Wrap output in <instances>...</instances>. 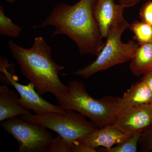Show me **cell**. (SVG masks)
I'll return each instance as SVG.
<instances>
[{
    "mask_svg": "<svg viewBox=\"0 0 152 152\" xmlns=\"http://www.w3.org/2000/svg\"><path fill=\"white\" fill-rule=\"evenodd\" d=\"M113 124L131 134L141 132L152 126V110L150 104L119 110Z\"/></svg>",
    "mask_w": 152,
    "mask_h": 152,
    "instance_id": "obj_8",
    "label": "cell"
},
{
    "mask_svg": "<svg viewBox=\"0 0 152 152\" xmlns=\"http://www.w3.org/2000/svg\"><path fill=\"white\" fill-rule=\"evenodd\" d=\"M48 152H73V144L57 134L52 140Z\"/></svg>",
    "mask_w": 152,
    "mask_h": 152,
    "instance_id": "obj_17",
    "label": "cell"
},
{
    "mask_svg": "<svg viewBox=\"0 0 152 152\" xmlns=\"http://www.w3.org/2000/svg\"><path fill=\"white\" fill-rule=\"evenodd\" d=\"M140 151H152V126L142 132L139 140Z\"/></svg>",
    "mask_w": 152,
    "mask_h": 152,
    "instance_id": "obj_18",
    "label": "cell"
},
{
    "mask_svg": "<svg viewBox=\"0 0 152 152\" xmlns=\"http://www.w3.org/2000/svg\"><path fill=\"white\" fill-rule=\"evenodd\" d=\"M132 135L125 133L115 125L112 124L97 129L81 142L95 149L100 147L108 149L121 143Z\"/></svg>",
    "mask_w": 152,
    "mask_h": 152,
    "instance_id": "obj_10",
    "label": "cell"
},
{
    "mask_svg": "<svg viewBox=\"0 0 152 152\" xmlns=\"http://www.w3.org/2000/svg\"><path fill=\"white\" fill-rule=\"evenodd\" d=\"M140 18L142 21L152 26V1L147 2L140 9Z\"/></svg>",
    "mask_w": 152,
    "mask_h": 152,
    "instance_id": "obj_19",
    "label": "cell"
},
{
    "mask_svg": "<svg viewBox=\"0 0 152 152\" xmlns=\"http://www.w3.org/2000/svg\"><path fill=\"white\" fill-rule=\"evenodd\" d=\"M141 80L146 83L152 92V71L144 75Z\"/></svg>",
    "mask_w": 152,
    "mask_h": 152,
    "instance_id": "obj_22",
    "label": "cell"
},
{
    "mask_svg": "<svg viewBox=\"0 0 152 152\" xmlns=\"http://www.w3.org/2000/svg\"><path fill=\"white\" fill-rule=\"evenodd\" d=\"M22 118L54 131L70 142H82L91 133L99 129L78 112L65 110L63 113L43 115L29 113L21 115Z\"/></svg>",
    "mask_w": 152,
    "mask_h": 152,
    "instance_id": "obj_5",
    "label": "cell"
},
{
    "mask_svg": "<svg viewBox=\"0 0 152 152\" xmlns=\"http://www.w3.org/2000/svg\"><path fill=\"white\" fill-rule=\"evenodd\" d=\"M18 92L10 89L7 85L0 86V122L19 115H27L31 110L22 105Z\"/></svg>",
    "mask_w": 152,
    "mask_h": 152,
    "instance_id": "obj_11",
    "label": "cell"
},
{
    "mask_svg": "<svg viewBox=\"0 0 152 152\" xmlns=\"http://www.w3.org/2000/svg\"><path fill=\"white\" fill-rule=\"evenodd\" d=\"M130 26V24L125 19L112 26L103 48L96 59L88 65L74 72L73 75L87 78L101 71L132 59L139 46L138 44L132 40L124 43L121 40L123 33Z\"/></svg>",
    "mask_w": 152,
    "mask_h": 152,
    "instance_id": "obj_4",
    "label": "cell"
},
{
    "mask_svg": "<svg viewBox=\"0 0 152 152\" xmlns=\"http://www.w3.org/2000/svg\"><path fill=\"white\" fill-rule=\"evenodd\" d=\"M4 1L9 3H11V4H13L16 2V0H4Z\"/></svg>",
    "mask_w": 152,
    "mask_h": 152,
    "instance_id": "obj_23",
    "label": "cell"
},
{
    "mask_svg": "<svg viewBox=\"0 0 152 152\" xmlns=\"http://www.w3.org/2000/svg\"><path fill=\"white\" fill-rule=\"evenodd\" d=\"M115 0H96L94 14L101 35L106 38L109 30L113 25L125 19L124 16L125 7L116 4Z\"/></svg>",
    "mask_w": 152,
    "mask_h": 152,
    "instance_id": "obj_9",
    "label": "cell"
},
{
    "mask_svg": "<svg viewBox=\"0 0 152 152\" xmlns=\"http://www.w3.org/2000/svg\"><path fill=\"white\" fill-rule=\"evenodd\" d=\"M0 80L4 84L13 87L20 95V102L22 105L37 115H43L51 113H63L65 110L61 106L55 105L42 97L34 90L31 83L27 85L21 84L18 82L16 75L14 64H10L3 56L0 58Z\"/></svg>",
    "mask_w": 152,
    "mask_h": 152,
    "instance_id": "obj_7",
    "label": "cell"
},
{
    "mask_svg": "<svg viewBox=\"0 0 152 152\" xmlns=\"http://www.w3.org/2000/svg\"><path fill=\"white\" fill-rule=\"evenodd\" d=\"M97 150L80 142L73 143V152H96Z\"/></svg>",
    "mask_w": 152,
    "mask_h": 152,
    "instance_id": "obj_20",
    "label": "cell"
},
{
    "mask_svg": "<svg viewBox=\"0 0 152 152\" xmlns=\"http://www.w3.org/2000/svg\"><path fill=\"white\" fill-rule=\"evenodd\" d=\"M22 31L20 27L14 23L5 14L2 6H0V34L1 35L16 38Z\"/></svg>",
    "mask_w": 152,
    "mask_h": 152,
    "instance_id": "obj_15",
    "label": "cell"
},
{
    "mask_svg": "<svg viewBox=\"0 0 152 152\" xmlns=\"http://www.w3.org/2000/svg\"><path fill=\"white\" fill-rule=\"evenodd\" d=\"M96 1L80 0L72 5L58 3L43 21L34 28L54 27L52 36H67L75 43L82 56H97L105 43L94 14Z\"/></svg>",
    "mask_w": 152,
    "mask_h": 152,
    "instance_id": "obj_1",
    "label": "cell"
},
{
    "mask_svg": "<svg viewBox=\"0 0 152 152\" xmlns=\"http://www.w3.org/2000/svg\"><path fill=\"white\" fill-rule=\"evenodd\" d=\"M130 29L139 45L152 42V26L145 22L136 21L130 25Z\"/></svg>",
    "mask_w": 152,
    "mask_h": 152,
    "instance_id": "obj_14",
    "label": "cell"
},
{
    "mask_svg": "<svg viewBox=\"0 0 152 152\" xmlns=\"http://www.w3.org/2000/svg\"><path fill=\"white\" fill-rule=\"evenodd\" d=\"M130 69L137 77L152 71V42L139 45L131 60Z\"/></svg>",
    "mask_w": 152,
    "mask_h": 152,
    "instance_id": "obj_13",
    "label": "cell"
},
{
    "mask_svg": "<svg viewBox=\"0 0 152 152\" xmlns=\"http://www.w3.org/2000/svg\"><path fill=\"white\" fill-rule=\"evenodd\" d=\"M125 8L132 7L138 4L141 0H117Z\"/></svg>",
    "mask_w": 152,
    "mask_h": 152,
    "instance_id": "obj_21",
    "label": "cell"
},
{
    "mask_svg": "<svg viewBox=\"0 0 152 152\" xmlns=\"http://www.w3.org/2000/svg\"><path fill=\"white\" fill-rule=\"evenodd\" d=\"M2 127L16 140L18 152H47L52 140L47 128L18 116L1 122Z\"/></svg>",
    "mask_w": 152,
    "mask_h": 152,
    "instance_id": "obj_6",
    "label": "cell"
},
{
    "mask_svg": "<svg viewBox=\"0 0 152 152\" xmlns=\"http://www.w3.org/2000/svg\"><path fill=\"white\" fill-rule=\"evenodd\" d=\"M68 87L67 94L56 97L60 106L82 114L99 129L113 124L118 113L120 97L106 96L95 99L87 92L85 85L78 81L70 82Z\"/></svg>",
    "mask_w": 152,
    "mask_h": 152,
    "instance_id": "obj_3",
    "label": "cell"
},
{
    "mask_svg": "<svg viewBox=\"0 0 152 152\" xmlns=\"http://www.w3.org/2000/svg\"><path fill=\"white\" fill-rule=\"evenodd\" d=\"M142 132L134 134L121 143L117 145L116 146L108 149H103L102 151L103 152H137V145Z\"/></svg>",
    "mask_w": 152,
    "mask_h": 152,
    "instance_id": "obj_16",
    "label": "cell"
},
{
    "mask_svg": "<svg viewBox=\"0 0 152 152\" xmlns=\"http://www.w3.org/2000/svg\"><path fill=\"white\" fill-rule=\"evenodd\" d=\"M8 47L22 75L41 96L50 93L56 97L68 92V86L61 81L59 75L64 67L53 60L51 49L42 37L35 38L29 48L20 46L12 40L9 41Z\"/></svg>",
    "mask_w": 152,
    "mask_h": 152,
    "instance_id": "obj_2",
    "label": "cell"
},
{
    "mask_svg": "<svg viewBox=\"0 0 152 152\" xmlns=\"http://www.w3.org/2000/svg\"><path fill=\"white\" fill-rule=\"evenodd\" d=\"M150 105H151V108L152 110V102L150 104Z\"/></svg>",
    "mask_w": 152,
    "mask_h": 152,
    "instance_id": "obj_24",
    "label": "cell"
},
{
    "mask_svg": "<svg viewBox=\"0 0 152 152\" xmlns=\"http://www.w3.org/2000/svg\"><path fill=\"white\" fill-rule=\"evenodd\" d=\"M152 102V92L143 80L134 84L120 98L119 110L149 104Z\"/></svg>",
    "mask_w": 152,
    "mask_h": 152,
    "instance_id": "obj_12",
    "label": "cell"
}]
</instances>
